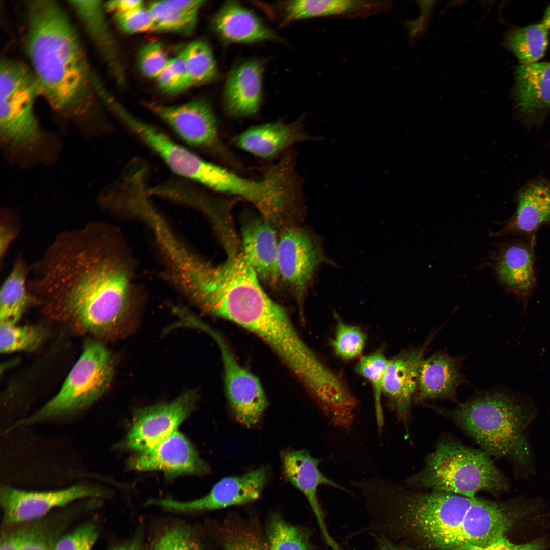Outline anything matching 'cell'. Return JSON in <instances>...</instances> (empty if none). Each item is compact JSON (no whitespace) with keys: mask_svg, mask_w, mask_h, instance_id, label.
<instances>
[{"mask_svg":"<svg viewBox=\"0 0 550 550\" xmlns=\"http://www.w3.org/2000/svg\"><path fill=\"white\" fill-rule=\"evenodd\" d=\"M114 114L136 136L154 151L182 179L204 185L211 162L174 142L156 127L130 114L121 105Z\"/></svg>","mask_w":550,"mask_h":550,"instance_id":"cell-12","label":"cell"},{"mask_svg":"<svg viewBox=\"0 0 550 550\" xmlns=\"http://www.w3.org/2000/svg\"><path fill=\"white\" fill-rule=\"evenodd\" d=\"M105 11L112 15L126 13L143 7L141 0H113L104 4Z\"/></svg>","mask_w":550,"mask_h":550,"instance_id":"cell-45","label":"cell"},{"mask_svg":"<svg viewBox=\"0 0 550 550\" xmlns=\"http://www.w3.org/2000/svg\"><path fill=\"white\" fill-rule=\"evenodd\" d=\"M266 479L265 470L261 468L242 475L224 478L207 494L194 500L181 502L169 499H151L146 505L174 512L191 513L245 504L260 497Z\"/></svg>","mask_w":550,"mask_h":550,"instance_id":"cell-14","label":"cell"},{"mask_svg":"<svg viewBox=\"0 0 550 550\" xmlns=\"http://www.w3.org/2000/svg\"><path fill=\"white\" fill-rule=\"evenodd\" d=\"M212 25L224 42L251 43L278 41V35L254 12L236 1L225 3L214 16Z\"/></svg>","mask_w":550,"mask_h":550,"instance_id":"cell-25","label":"cell"},{"mask_svg":"<svg viewBox=\"0 0 550 550\" xmlns=\"http://www.w3.org/2000/svg\"><path fill=\"white\" fill-rule=\"evenodd\" d=\"M148 8L153 18L155 30L188 35L196 28L198 14L178 11L163 1L152 2Z\"/></svg>","mask_w":550,"mask_h":550,"instance_id":"cell-39","label":"cell"},{"mask_svg":"<svg viewBox=\"0 0 550 550\" xmlns=\"http://www.w3.org/2000/svg\"><path fill=\"white\" fill-rule=\"evenodd\" d=\"M264 64L252 60L236 66L226 81L223 100L226 112L231 116H252L259 109L262 101Z\"/></svg>","mask_w":550,"mask_h":550,"instance_id":"cell-21","label":"cell"},{"mask_svg":"<svg viewBox=\"0 0 550 550\" xmlns=\"http://www.w3.org/2000/svg\"><path fill=\"white\" fill-rule=\"evenodd\" d=\"M278 265L280 280L289 288L304 315L308 289L323 264H334L326 256L322 241L309 229L296 225L280 230Z\"/></svg>","mask_w":550,"mask_h":550,"instance_id":"cell-8","label":"cell"},{"mask_svg":"<svg viewBox=\"0 0 550 550\" xmlns=\"http://www.w3.org/2000/svg\"><path fill=\"white\" fill-rule=\"evenodd\" d=\"M113 375V360L106 347L97 341L86 343L59 392L33 415L16 422L13 427L62 420L79 414L106 392Z\"/></svg>","mask_w":550,"mask_h":550,"instance_id":"cell-7","label":"cell"},{"mask_svg":"<svg viewBox=\"0 0 550 550\" xmlns=\"http://www.w3.org/2000/svg\"><path fill=\"white\" fill-rule=\"evenodd\" d=\"M191 86L212 81L218 75V69L209 45L203 40L189 43L183 49Z\"/></svg>","mask_w":550,"mask_h":550,"instance_id":"cell-36","label":"cell"},{"mask_svg":"<svg viewBox=\"0 0 550 550\" xmlns=\"http://www.w3.org/2000/svg\"><path fill=\"white\" fill-rule=\"evenodd\" d=\"M387 2L358 0H296L284 6V22L328 16H364L386 10Z\"/></svg>","mask_w":550,"mask_h":550,"instance_id":"cell-28","label":"cell"},{"mask_svg":"<svg viewBox=\"0 0 550 550\" xmlns=\"http://www.w3.org/2000/svg\"><path fill=\"white\" fill-rule=\"evenodd\" d=\"M549 31L541 22L513 29L507 34L505 45L520 65L537 63L547 49Z\"/></svg>","mask_w":550,"mask_h":550,"instance_id":"cell-30","label":"cell"},{"mask_svg":"<svg viewBox=\"0 0 550 550\" xmlns=\"http://www.w3.org/2000/svg\"><path fill=\"white\" fill-rule=\"evenodd\" d=\"M99 536L94 521H87L69 533L61 536L53 550H92Z\"/></svg>","mask_w":550,"mask_h":550,"instance_id":"cell-41","label":"cell"},{"mask_svg":"<svg viewBox=\"0 0 550 550\" xmlns=\"http://www.w3.org/2000/svg\"><path fill=\"white\" fill-rule=\"evenodd\" d=\"M44 517L26 524L20 550H53L64 529L72 519L64 510Z\"/></svg>","mask_w":550,"mask_h":550,"instance_id":"cell-31","label":"cell"},{"mask_svg":"<svg viewBox=\"0 0 550 550\" xmlns=\"http://www.w3.org/2000/svg\"><path fill=\"white\" fill-rule=\"evenodd\" d=\"M41 95L29 66L8 57L0 62L1 143L13 157L32 159L42 155L49 142L34 111Z\"/></svg>","mask_w":550,"mask_h":550,"instance_id":"cell-6","label":"cell"},{"mask_svg":"<svg viewBox=\"0 0 550 550\" xmlns=\"http://www.w3.org/2000/svg\"><path fill=\"white\" fill-rule=\"evenodd\" d=\"M266 537L269 550H312L308 531L278 514L269 518Z\"/></svg>","mask_w":550,"mask_h":550,"instance_id":"cell-34","label":"cell"},{"mask_svg":"<svg viewBox=\"0 0 550 550\" xmlns=\"http://www.w3.org/2000/svg\"><path fill=\"white\" fill-rule=\"evenodd\" d=\"M149 194L198 209L211 221L217 234L228 233L234 228L231 215L232 201L212 196L189 181L169 179L150 187Z\"/></svg>","mask_w":550,"mask_h":550,"instance_id":"cell-19","label":"cell"},{"mask_svg":"<svg viewBox=\"0 0 550 550\" xmlns=\"http://www.w3.org/2000/svg\"><path fill=\"white\" fill-rule=\"evenodd\" d=\"M144 105L188 145L224 155L217 118L207 102L195 100L175 106L146 102Z\"/></svg>","mask_w":550,"mask_h":550,"instance_id":"cell-11","label":"cell"},{"mask_svg":"<svg viewBox=\"0 0 550 550\" xmlns=\"http://www.w3.org/2000/svg\"><path fill=\"white\" fill-rule=\"evenodd\" d=\"M527 507L433 491L415 492L387 482L375 500L378 531L391 538L411 531L438 550H457L488 543L505 534L514 515Z\"/></svg>","mask_w":550,"mask_h":550,"instance_id":"cell-2","label":"cell"},{"mask_svg":"<svg viewBox=\"0 0 550 550\" xmlns=\"http://www.w3.org/2000/svg\"><path fill=\"white\" fill-rule=\"evenodd\" d=\"M445 413L490 457L508 458L517 477L526 478L534 473L528 430L537 410L526 396L496 389Z\"/></svg>","mask_w":550,"mask_h":550,"instance_id":"cell-4","label":"cell"},{"mask_svg":"<svg viewBox=\"0 0 550 550\" xmlns=\"http://www.w3.org/2000/svg\"><path fill=\"white\" fill-rule=\"evenodd\" d=\"M389 359L386 357L384 347L361 356L355 366L356 372L366 379L373 391L376 421L380 430L384 425L381 399L383 395V382Z\"/></svg>","mask_w":550,"mask_h":550,"instance_id":"cell-33","label":"cell"},{"mask_svg":"<svg viewBox=\"0 0 550 550\" xmlns=\"http://www.w3.org/2000/svg\"><path fill=\"white\" fill-rule=\"evenodd\" d=\"M146 550H204L198 532L187 524L176 522L161 528Z\"/></svg>","mask_w":550,"mask_h":550,"instance_id":"cell-35","label":"cell"},{"mask_svg":"<svg viewBox=\"0 0 550 550\" xmlns=\"http://www.w3.org/2000/svg\"><path fill=\"white\" fill-rule=\"evenodd\" d=\"M376 540V550H409L406 547L396 544L390 539L380 535H373Z\"/></svg>","mask_w":550,"mask_h":550,"instance_id":"cell-48","label":"cell"},{"mask_svg":"<svg viewBox=\"0 0 550 550\" xmlns=\"http://www.w3.org/2000/svg\"><path fill=\"white\" fill-rule=\"evenodd\" d=\"M110 550H146L143 529L139 528L130 539L115 546Z\"/></svg>","mask_w":550,"mask_h":550,"instance_id":"cell-47","label":"cell"},{"mask_svg":"<svg viewBox=\"0 0 550 550\" xmlns=\"http://www.w3.org/2000/svg\"><path fill=\"white\" fill-rule=\"evenodd\" d=\"M168 6L178 11L190 14H198L200 9L204 5L203 0H164Z\"/></svg>","mask_w":550,"mask_h":550,"instance_id":"cell-46","label":"cell"},{"mask_svg":"<svg viewBox=\"0 0 550 550\" xmlns=\"http://www.w3.org/2000/svg\"><path fill=\"white\" fill-rule=\"evenodd\" d=\"M170 59L161 43L151 42L140 50L139 67L145 76L156 79L168 66Z\"/></svg>","mask_w":550,"mask_h":550,"instance_id":"cell-40","label":"cell"},{"mask_svg":"<svg viewBox=\"0 0 550 550\" xmlns=\"http://www.w3.org/2000/svg\"><path fill=\"white\" fill-rule=\"evenodd\" d=\"M119 28L129 34L155 30L152 15L148 8L144 7L121 14L113 15Z\"/></svg>","mask_w":550,"mask_h":550,"instance_id":"cell-42","label":"cell"},{"mask_svg":"<svg viewBox=\"0 0 550 550\" xmlns=\"http://www.w3.org/2000/svg\"><path fill=\"white\" fill-rule=\"evenodd\" d=\"M123 249L118 232L102 222L62 231L30 265L29 289L37 302L86 330H118L132 299L131 269Z\"/></svg>","mask_w":550,"mask_h":550,"instance_id":"cell-1","label":"cell"},{"mask_svg":"<svg viewBox=\"0 0 550 550\" xmlns=\"http://www.w3.org/2000/svg\"><path fill=\"white\" fill-rule=\"evenodd\" d=\"M129 466L138 471L161 470L167 477L203 475L210 471L190 442L176 431L131 459Z\"/></svg>","mask_w":550,"mask_h":550,"instance_id":"cell-16","label":"cell"},{"mask_svg":"<svg viewBox=\"0 0 550 550\" xmlns=\"http://www.w3.org/2000/svg\"><path fill=\"white\" fill-rule=\"evenodd\" d=\"M435 334H430L422 344L404 350L388 361L383 396L390 408L405 427H408L410 420L419 367Z\"/></svg>","mask_w":550,"mask_h":550,"instance_id":"cell-15","label":"cell"},{"mask_svg":"<svg viewBox=\"0 0 550 550\" xmlns=\"http://www.w3.org/2000/svg\"><path fill=\"white\" fill-rule=\"evenodd\" d=\"M276 228L260 214L249 216L241 224L243 254L261 283L276 287L280 277L278 265Z\"/></svg>","mask_w":550,"mask_h":550,"instance_id":"cell-18","label":"cell"},{"mask_svg":"<svg viewBox=\"0 0 550 550\" xmlns=\"http://www.w3.org/2000/svg\"><path fill=\"white\" fill-rule=\"evenodd\" d=\"M16 217L12 213L2 212L0 223L1 262L5 257L10 246L18 235L20 228Z\"/></svg>","mask_w":550,"mask_h":550,"instance_id":"cell-43","label":"cell"},{"mask_svg":"<svg viewBox=\"0 0 550 550\" xmlns=\"http://www.w3.org/2000/svg\"><path fill=\"white\" fill-rule=\"evenodd\" d=\"M222 550H269L266 535L251 523L228 519L219 529Z\"/></svg>","mask_w":550,"mask_h":550,"instance_id":"cell-32","label":"cell"},{"mask_svg":"<svg viewBox=\"0 0 550 550\" xmlns=\"http://www.w3.org/2000/svg\"><path fill=\"white\" fill-rule=\"evenodd\" d=\"M540 22L550 30V5L546 9Z\"/></svg>","mask_w":550,"mask_h":550,"instance_id":"cell-49","label":"cell"},{"mask_svg":"<svg viewBox=\"0 0 550 550\" xmlns=\"http://www.w3.org/2000/svg\"><path fill=\"white\" fill-rule=\"evenodd\" d=\"M99 485L87 483L74 484L64 489L48 491H26L2 485L0 504L2 526L7 528L25 524L44 517L51 510L89 498L106 497Z\"/></svg>","mask_w":550,"mask_h":550,"instance_id":"cell-9","label":"cell"},{"mask_svg":"<svg viewBox=\"0 0 550 550\" xmlns=\"http://www.w3.org/2000/svg\"><path fill=\"white\" fill-rule=\"evenodd\" d=\"M169 66L176 78L178 93L191 87L184 54L182 50L175 57L171 58Z\"/></svg>","mask_w":550,"mask_h":550,"instance_id":"cell-44","label":"cell"},{"mask_svg":"<svg viewBox=\"0 0 550 550\" xmlns=\"http://www.w3.org/2000/svg\"><path fill=\"white\" fill-rule=\"evenodd\" d=\"M30 265L19 255L4 281L0 292V322L16 323L27 308L37 302L28 285Z\"/></svg>","mask_w":550,"mask_h":550,"instance_id":"cell-29","label":"cell"},{"mask_svg":"<svg viewBox=\"0 0 550 550\" xmlns=\"http://www.w3.org/2000/svg\"><path fill=\"white\" fill-rule=\"evenodd\" d=\"M320 460L303 450H289L282 456L284 474L290 482L305 496L315 515L322 538L331 550H342L328 532L324 512L317 496L318 487L328 485L345 490L319 470Z\"/></svg>","mask_w":550,"mask_h":550,"instance_id":"cell-17","label":"cell"},{"mask_svg":"<svg viewBox=\"0 0 550 550\" xmlns=\"http://www.w3.org/2000/svg\"><path fill=\"white\" fill-rule=\"evenodd\" d=\"M311 138L299 120L291 123L280 121L252 126L237 135L233 142L240 149L266 160L273 158L295 143Z\"/></svg>","mask_w":550,"mask_h":550,"instance_id":"cell-22","label":"cell"},{"mask_svg":"<svg viewBox=\"0 0 550 550\" xmlns=\"http://www.w3.org/2000/svg\"><path fill=\"white\" fill-rule=\"evenodd\" d=\"M512 94L518 112L527 118L550 110V62L518 66Z\"/></svg>","mask_w":550,"mask_h":550,"instance_id":"cell-26","label":"cell"},{"mask_svg":"<svg viewBox=\"0 0 550 550\" xmlns=\"http://www.w3.org/2000/svg\"><path fill=\"white\" fill-rule=\"evenodd\" d=\"M335 332L331 341L334 354L343 361H350L361 356L367 339L366 333L358 325L345 322L334 312Z\"/></svg>","mask_w":550,"mask_h":550,"instance_id":"cell-37","label":"cell"},{"mask_svg":"<svg viewBox=\"0 0 550 550\" xmlns=\"http://www.w3.org/2000/svg\"><path fill=\"white\" fill-rule=\"evenodd\" d=\"M406 483L469 497L481 491L499 493L510 488L508 479L489 455L451 439L439 441L424 468Z\"/></svg>","mask_w":550,"mask_h":550,"instance_id":"cell-5","label":"cell"},{"mask_svg":"<svg viewBox=\"0 0 550 550\" xmlns=\"http://www.w3.org/2000/svg\"><path fill=\"white\" fill-rule=\"evenodd\" d=\"M198 395L188 390L174 400L139 409L124 440L125 448L143 451L175 431L195 407Z\"/></svg>","mask_w":550,"mask_h":550,"instance_id":"cell-13","label":"cell"},{"mask_svg":"<svg viewBox=\"0 0 550 550\" xmlns=\"http://www.w3.org/2000/svg\"><path fill=\"white\" fill-rule=\"evenodd\" d=\"M550 222V181L540 179L527 184L519 193L514 216L497 233L530 234Z\"/></svg>","mask_w":550,"mask_h":550,"instance_id":"cell-27","label":"cell"},{"mask_svg":"<svg viewBox=\"0 0 550 550\" xmlns=\"http://www.w3.org/2000/svg\"><path fill=\"white\" fill-rule=\"evenodd\" d=\"M46 335L41 326H21L16 323L1 322L0 350L4 353L32 351L42 342Z\"/></svg>","mask_w":550,"mask_h":550,"instance_id":"cell-38","label":"cell"},{"mask_svg":"<svg viewBox=\"0 0 550 550\" xmlns=\"http://www.w3.org/2000/svg\"><path fill=\"white\" fill-rule=\"evenodd\" d=\"M95 47L120 86L125 83L124 69L118 49L106 19L104 4L100 1H70Z\"/></svg>","mask_w":550,"mask_h":550,"instance_id":"cell-23","label":"cell"},{"mask_svg":"<svg viewBox=\"0 0 550 550\" xmlns=\"http://www.w3.org/2000/svg\"><path fill=\"white\" fill-rule=\"evenodd\" d=\"M24 48L41 95L53 109L73 117L85 115L93 74L77 32L60 4L28 2Z\"/></svg>","mask_w":550,"mask_h":550,"instance_id":"cell-3","label":"cell"},{"mask_svg":"<svg viewBox=\"0 0 550 550\" xmlns=\"http://www.w3.org/2000/svg\"><path fill=\"white\" fill-rule=\"evenodd\" d=\"M490 258L500 282L518 297L526 299L535 283L530 247L521 242L506 244L492 253Z\"/></svg>","mask_w":550,"mask_h":550,"instance_id":"cell-24","label":"cell"},{"mask_svg":"<svg viewBox=\"0 0 550 550\" xmlns=\"http://www.w3.org/2000/svg\"><path fill=\"white\" fill-rule=\"evenodd\" d=\"M206 331L220 349L225 392L230 408L240 424L253 426L260 421L268 406L263 387L258 378L240 365L223 338L209 327Z\"/></svg>","mask_w":550,"mask_h":550,"instance_id":"cell-10","label":"cell"},{"mask_svg":"<svg viewBox=\"0 0 550 550\" xmlns=\"http://www.w3.org/2000/svg\"><path fill=\"white\" fill-rule=\"evenodd\" d=\"M460 358L443 351L424 358L419 367L414 402L455 399L458 388L464 382Z\"/></svg>","mask_w":550,"mask_h":550,"instance_id":"cell-20","label":"cell"}]
</instances>
